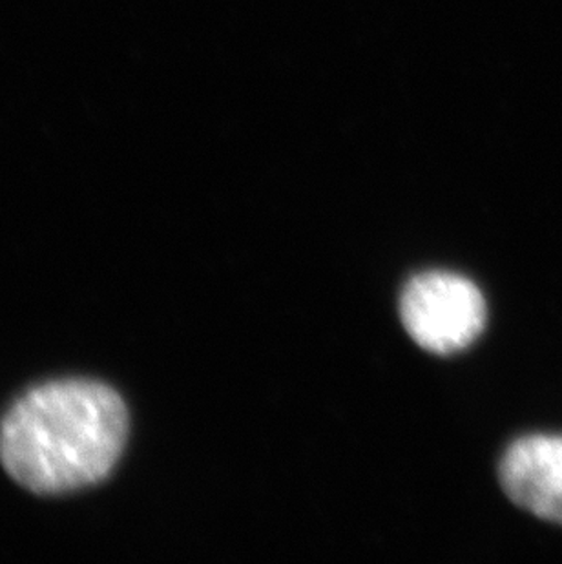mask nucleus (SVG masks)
I'll return each instance as SVG.
<instances>
[{"instance_id": "f03ea898", "label": "nucleus", "mask_w": 562, "mask_h": 564, "mask_svg": "<svg viewBox=\"0 0 562 564\" xmlns=\"http://www.w3.org/2000/svg\"><path fill=\"white\" fill-rule=\"evenodd\" d=\"M400 318L417 346L433 355H453L483 335L488 310L475 283L435 271L409 280L400 296Z\"/></svg>"}, {"instance_id": "f257e3e1", "label": "nucleus", "mask_w": 562, "mask_h": 564, "mask_svg": "<svg viewBox=\"0 0 562 564\" xmlns=\"http://www.w3.org/2000/svg\"><path fill=\"white\" fill-rule=\"evenodd\" d=\"M121 397L96 380H57L22 394L0 422V463L37 496H66L110 477L127 446Z\"/></svg>"}, {"instance_id": "7ed1b4c3", "label": "nucleus", "mask_w": 562, "mask_h": 564, "mask_svg": "<svg viewBox=\"0 0 562 564\" xmlns=\"http://www.w3.org/2000/svg\"><path fill=\"white\" fill-rule=\"evenodd\" d=\"M499 479L509 501L562 527V437L514 442L500 460Z\"/></svg>"}]
</instances>
